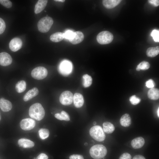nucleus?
Here are the masks:
<instances>
[{"label":"nucleus","mask_w":159,"mask_h":159,"mask_svg":"<svg viewBox=\"0 0 159 159\" xmlns=\"http://www.w3.org/2000/svg\"><path fill=\"white\" fill-rule=\"evenodd\" d=\"M45 112L41 104L36 103L32 105L29 110V115L32 118L37 120H40L44 117Z\"/></svg>","instance_id":"f257e3e1"},{"label":"nucleus","mask_w":159,"mask_h":159,"mask_svg":"<svg viewBox=\"0 0 159 159\" xmlns=\"http://www.w3.org/2000/svg\"><path fill=\"white\" fill-rule=\"evenodd\" d=\"M107 149L105 146L100 144H97L92 146L89 153L91 156L94 159H101L107 154Z\"/></svg>","instance_id":"f03ea898"},{"label":"nucleus","mask_w":159,"mask_h":159,"mask_svg":"<svg viewBox=\"0 0 159 159\" xmlns=\"http://www.w3.org/2000/svg\"><path fill=\"white\" fill-rule=\"evenodd\" d=\"M53 23L52 19L49 16H45L41 18L38 22L37 27L38 30L41 32H48Z\"/></svg>","instance_id":"7ed1b4c3"},{"label":"nucleus","mask_w":159,"mask_h":159,"mask_svg":"<svg viewBox=\"0 0 159 159\" xmlns=\"http://www.w3.org/2000/svg\"><path fill=\"white\" fill-rule=\"evenodd\" d=\"M91 136L95 140L99 142L104 141L105 135L102 127L99 125H95L91 128L89 131Z\"/></svg>","instance_id":"20e7f679"},{"label":"nucleus","mask_w":159,"mask_h":159,"mask_svg":"<svg viewBox=\"0 0 159 159\" xmlns=\"http://www.w3.org/2000/svg\"><path fill=\"white\" fill-rule=\"evenodd\" d=\"M72 62L67 60L62 61L58 68L59 73L64 76H67L70 74L72 72Z\"/></svg>","instance_id":"39448f33"},{"label":"nucleus","mask_w":159,"mask_h":159,"mask_svg":"<svg viewBox=\"0 0 159 159\" xmlns=\"http://www.w3.org/2000/svg\"><path fill=\"white\" fill-rule=\"evenodd\" d=\"M97 42L101 44H105L111 43L113 39L112 34L108 31H103L100 32L96 37Z\"/></svg>","instance_id":"423d86ee"},{"label":"nucleus","mask_w":159,"mask_h":159,"mask_svg":"<svg viewBox=\"0 0 159 159\" xmlns=\"http://www.w3.org/2000/svg\"><path fill=\"white\" fill-rule=\"evenodd\" d=\"M48 74L47 69L44 67H38L34 68L31 73L32 76L38 80H42L45 78Z\"/></svg>","instance_id":"0eeeda50"},{"label":"nucleus","mask_w":159,"mask_h":159,"mask_svg":"<svg viewBox=\"0 0 159 159\" xmlns=\"http://www.w3.org/2000/svg\"><path fill=\"white\" fill-rule=\"evenodd\" d=\"M73 97L72 93L70 91H64L62 93L59 97V101L63 105H69L73 102Z\"/></svg>","instance_id":"6e6552de"},{"label":"nucleus","mask_w":159,"mask_h":159,"mask_svg":"<svg viewBox=\"0 0 159 159\" xmlns=\"http://www.w3.org/2000/svg\"><path fill=\"white\" fill-rule=\"evenodd\" d=\"M35 121L31 118H26L22 120L20 123L21 128L24 130H29L35 126Z\"/></svg>","instance_id":"1a4fd4ad"},{"label":"nucleus","mask_w":159,"mask_h":159,"mask_svg":"<svg viewBox=\"0 0 159 159\" xmlns=\"http://www.w3.org/2000/svg\"><path fill=\"white\" fill-rule=\"evenodd\" d=\"M84 38V35L82 32L78 31L73 32L69 40L72 44H76L82 42Z\"/></svg>","instance_id":"9d476101"},{"label":"nucleus","mask_w":159,"mask_h":159,"mask_svg":"<svg viewBox=\"0 0 159 159\" xmlns=\"http://www.w3.org/2000/svg\"><path fill=\"white\" fill-rule=\"evenodd\" d=\"M22 42L21 39L18 37H15L12 39L9 43V47L13 52H16L22 47Z\"/></svg>","instance_id":"9b49d317"},{"label":"nucleus","mask_w":159,"mask_h":159,"mask_svg":"<svg viewBox=\"0 0 159 159\" xmlns=\"http://www.w3.org/2000/svg\"><path fill=\"white\" fill-rule=\"evenodd\" d=\"M12 61V58L7 53L2 52L0 53V65L6 66L10 65Z\"/></svg>","instance_id":"f8f14e48"},{"label":"nucleus","mask_w":159,"mask_h":159,"mask_svg":"<svg viewBox=\"0 0 159 159\" xmlns=\"http://www.w3.org/2000/svg\"><path fill=\"white\" fill-rule=\"evenodd\" d=\"M12 107L11 102L4 98H0V107L4 112H7L10 110Z\"/></svg>","instance_id":"ddd939ff"},{"label":"nucleus","mask_w":159,"mask_h":159,"mask_svg":"<svg viewBox=\"0 0 159 159\" xmlns=\"http://www.w3.org/2000/svg\"><path fill=\"white\" fill-rule=\"evenodd\" d=\"M73 101L74 106L78 108L81 107L83 106L84 102L83 96L78 93H75L74 95Z\"/></svg>","instance_id":"4468645a"},{"label":"nucleus","mask_w":159,"mask_h":159,"mask_svg":"<svg viewBox=\"0 0 159 159\" xmlns=\"http://www.w3.org/2000/svg\"><path fill=\"white\" fill-rule=\"evenodd\" d=\"M39 93V91L37 88L34 87L26 93L23 97V100L25 102L37 96Z\"/></svg>","instance_id":"2eb2a0df"},{"label":"nucleus","mask_w":159,"mask_h":159,"mask_svg":"<svg viewBox=\"0 0 159 159\" xmlns=\"http://www.w3.org/2000/svg\"><path fill=\"white\" fill-rule=\"evenodd\" d=\"M145 143L144 139L141 137H139L134 138L132 140L131 145L133 148L138 149L142 148Z\"/></svg>","instance_id":"dca6fc26"},{"label":"nucleus","mask_w":159,"mask_h":159,"mask_svg":"<svg viewBox=\"0 0 159 159\" xmlns=\"http://www.w3.org/2000/svg\"><path fill=\"white\" fill-rule=\"evenodd\" d=\"M18 144L20 147L24 148H30L34 145V143L29 139L22 138L19 140Z\"/></svg>","instance_id":"f3484780"},{"label":"nucleus","mask_w":159,"mask_h":159,"mask_svg":"<svg viewBox=\"0 0 159 159\" xmlns=\"http://www.w3.org/2000/svg\"><path fill=\"white\" fill-rule=\"evenodd\" d=\"M48 0H39L35 4L34 11L35 14H38L42 11L46 7Z\"/></svg>","instance_id":"a211bd4d"},{"label":"nucleus","mask_w":159,"mask_h":159,"mask_svg":"<svg viewBox=\"0 0 159 159\" xmlns=\"http://www.w3.org/2000/svg\"><path fill=\"white\" fill-rule=\"evenodd\" d=\"M131 118L129 115L126 113L122 115L120 119L121 125L124 127H128L131 124Z\"/></svg>","instance_id":"6ab92c4d"},{"label":"nucleus","mask_w":159,"mask_h":159,"mask_svg":"<svg viewBox=\"0 0 159 159\" xmlns=\"http://www.w3.org/2000/svg\"><path fill=\"white\" fill-rule=\"evenodd\" d=\"M121 1L120 0H104L102 4L105 8L112 9L118 5Z\"/></svg>","instance_id":"aec40b11"},{"label":"nucleus","mask_w":159,"mask_h":159,"mask_svg":"<svg viewBox=\"0 0 159 159\" xmlns=\"http://www.w3.org/2000/svg\"><path fill=\"white\" fill-rule=\"evenodd\" d=\"M148 97L151 100H158L159 98V90L154 87L151 88L148 92Z\"/></svg>","instance_id":"412c9836"},{"label":"nucleus","mask_w":159,"mask_h":159,"mask_svg":"<svg viewBox=\"0 0 159 159\" xmlns=\"http://www.w3.org/2000/svg\"><path fill=\"white\" fill-rule=\"evenodd\" d=\"M64 37V33L57 32L52 34L50 37V40L52 42H57L62 40Z\"/></svg>","instance_id":"4be33fe9"},{"label":"nucleus","mask_w":159,"mask_h":159,"mask_svg":"<svg viewBox=\"0 0 159 159\" xmlns=\"http://www.w3.org/2000/svg\"><path fill=\"white\" fill-rule=\"evenodd\" d=\"M103 131L107 134H111L115 130V127L111 123L106 122L103 124Z\"/></svg>","instance_id":"5701e85b"},{"label":"nucleus","mask_w":159,"mask_h":159,"mask_svg":"<svg viewBox=\"0 0 159 159\" xmlns=\"http://www.w3.org/2000/svg\"><path fill=\"white\" fill-rule=\"evenodd\" d=\"M159 53V47H150L148 48L146 51V54L148 57H154Z\"/></svg>","instance_id":"b1692460"},{"label":"nucleus","mask_w":159,"mask_h":159,"mask_svg":"<svg viewBox=\"0 0 159 159\" xmlns=\"http://www.w3.org/2000/svg\"><path fill=\"white\" fill-rule=\"evenodd\" d=\"M26 83L24 80L18 82L15 85V90L18 93H21L23 92L26 89Z\"/></svg>","instance_id":"393cba45"},{"label":"nucleus","mask_w":159,"mask_h":159,"mask_svg":"<svg viewBox=\"0 0 159 159\" xmlns=\"http://www.w3.org/2000/svg\"><path fill=\"white\" fill-rule=\"evenodd\" d=\"M54 116L56 118L61 120L69 121L70 120L69 115L64 111H62L60 113L55 114Z\"/></svg>","instance_id":"a878e982"},{"label":"nucleus","mask_w":159,"mask_h":159,"mask_svg":"<svg viewBox=\"0 0 159 159\" xmlns=\"http://www.w3.org/2000/svg\"><path fill=\"white\" fill-rule=\"evenodd\" d=\"M92 83V77L87 74H85L82 76V85L84 87H87L90 86Z\"/></svg>","instance_id":"bb28decb"},{"label":"nucleus","mask_w":159,"mask_h":159,"mask_svg":"<svg viewBox=\"0 0 159 159\" xmlns=\"http://www.w3.org/2000/svg\"><path fill=\"white\" fill-rule=\"evenodd\" d=\"M150 67V64L148 62L143 61L137 66L136 70L138 71H139L140 70H145L148 69Z\"/></svg>","instance_id":"cd10ccee"},{"label":"nucleus","mask_w":159,"mask_h":159,"mask_svg":"<svg viewBox=\"0 0 159 159\" xmlns=\"http://www.w3.org/2000/svg\"><path fill=\"white\" fill-rule=\"evenodd\" d=\"M39 137L42 140H44L47 138L49 134V130L45 128H41L39 131Z\"/></svg>","instance_id":"c85d7f7f"},{"label":"nucleus","mask_w":159,"mask_h":159,"mask_svg":"<svg viewBox=\"0 0 159 159\" xmlns=\"http://www.w3.org/2000/svg\"><path fill=\"white\" fill-rule=\"evenodd\" d=\"M150 35L155 42H159V31L155 29L153 30L150 34Z\"/></svg>","instance_id":"c756f323"},{"label":"nucleus","mask_w":159,"mask_h":159,"mask_svg":"<svg viewBox=\"0 0 159 159\" xmlns=\"http://www.w3.org/2000/svg\"><path fill=\"white\" fill-rule=\"evenodd\" d=\"M130 101L132 104L135 105L138 104L140 102V98L136 97L135 95L131 96L130 98Z\"/></svg>","instance_id":"7c9ffc66"},{"label":"nucleus","mask_w":159,"mask_h":159,"mask_svg":"<svg viewBox=\"0 0 159 159\" xmlns=\"http://www.w3.org/2000/svg\"><path fill=\"white\" fill-rule=\"evenodd\" d=\"M0 4L8 8L11 7L12 6L11 2L9 0H0Z\"/></svg>","instance_id":"2f4dec72"},{"label":"nucleus","mask_w":159,"mask_h":159,"mask_svg":"<svg viewBox=\"0 0 159 159\" xmlns=\"http://www.w3.org/2000/svg\"><path fill=\"white\" fill-rule=\"evenodd\" d=\"M6 24L4 21L0 18V34H2L5 30Z\"/></svg>","instance_id":"473e14b6"},{"label":"nucleus","mask_w":159,"mask_h":159,"mask_svg":"<svg viewBox=\"0 0 159 159\" xmlns=\"http://www.w3.org/2000/svg\"><path fill=\"white\" fill-rule=\"evenodd\" d=\"M145 85L147 87L151 88L154 87L155 83L152 79H150L146 82Z\"/></svg>","instance_id":"72a5a7b5"},{"label":"nucleus","mask_w":159,"mask_h":159,"mask_svg":"<svg viewBox=\"0 0 159 159\" xmlns=\"http://www.w3.org/2000/svg\"><path fill=\"white\" fill-rule=\"evenodd\" d=\"M73 32L71 30L67 31L65 33H64V38L69 40L72 36Z\"/></svg>","instance_id":"f704fd0d"},{"label":"nucleus","mask_w":159,"mask_h":159,"mask_svg":"<svg viewBox=\"0 0 159 159\" xmlns=\"http://www.w3.org/2000/svg\"><path fill=\"white\" fill-rule=\"evenodd\" d=\"M131 156L128 153H124L121 155L119 159H131Z\"/></svg>","instance_id":"c9c22d12"},{"label":"nucleus","mask_w":159,"mask_h":159,"mask_svg":"<svg viewBox=\"0 0 159 159\" xmlns=\"http://www.w3.org/2000/svg\"><path fill=\"white\" fill-rule=\"evenodd\" d=\"M69 159H84L82 155L79 154H73L70 155Z\"/></svg>","instance_id":"e433bc0d"},{"label":"nucleus","mask_w":159,"mask_h":159,"mask_svg":"<svg viewBox=\"0 0 159 159\" xmlns=\"http://www.w3.org/2000/svg\"><path fill=\"white\" fill-rule=\"evenodd\" d=\"M148 2L155 7L158 6L159 5L158 0H148Z\"/></svg>","instance_id":"4c0bfd02"},{"label":"nucleus","mask_w":159,"mask_h":159,"mask_svg":"<svg viewBox=\"0 0 159 159\" xmlns=\"http://www.w3.org/2000/svg\"><path fill=\"white\" fill-rule=\"evenodd\" d=\"M48 156L44 153H41L36 158V159H48Z\"/></svg>","instance_id":"58836bf2"},{"label":"nucleus","mask_w":159,"mask_h":159,"mask_svg":"<svg viewBox=\"0 0 159 159\" xmlns=\"http://www.w3.org/2000/svg\"><path fill=\"white\" fill-rule=\"evenodd\" d=\"M132 159H145V158L143 155H137L134 156Z\"/></svg>","instance_id":"ea45409f"},{"label":"nucleus","mask_w":159,"mask_h":159,"mask_svg":"<svg viewBox=\"0 0 159 159\" xmlns=\"http://www.w3.org/2000/svg\"><path fill=\"white\" fill-rule=\"evenodd\" d=\"M54 1H56L61 2H64L65 1V0H55Z\"/></svg>","instance_id":"a19ab883"},{"label":"nucleus","mask_w":159,"mask_h":159,"mask_svg":"<svg viewBox=\"0 0 159 159\" xmlns=\"http://www.w3.org/2000/svg\"><path fill=\"white\" fill-rule=\"evenodd\" d=\"M159 108H158V110H157V115L158 117H159Z\"/></svg>","instance_id":"79ce46f5"},{"label":"nucleus","mask_w":159,"mask_h":159,"mask_svg":"<svg viewBox=\"0 0 159 159\" xmlns=\"http://www.w3.org/2000/svg\"><path fill=\"white\" fill-rule=\"evenodd\" d=\"M93 124L94 125H95L96 124V122H94L93 123Z\"/></svg>","instance_id":"37998d69"},{"label":"nucleus","mask_w":159,"mask_h":159,"mask_svg":"<svg viewBox=\"0 0 159 159\" xmlns=\"http://www.w3.org/2000/svg\"><path fill=\"white\" fill-rule=\"evenodd\" d=\"M87 143H85V146H87Z\"/></svg>","instance_id":"c03bdc74"},{"label":"nucleus","mask_w":159,"mask_h":159,"mask_svg":"<svg viewBox=\"0 0 159 159\" xmlns=\"http://www.w3.org/2000/svg\"><path fill=\"white\" fill-rule=\"evenodd\" d=\"M1 120V117H0V120Z\"/></svg>","instance_id":"a18cd8bd"}]
</instances>
